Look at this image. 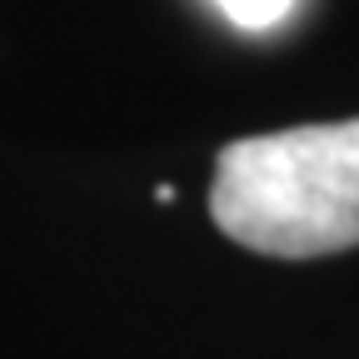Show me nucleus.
I'll return each instance as SVG.
<instances>
[{"instance_id": "nucleus-2", "label": "nucleus", "mask_w": 359, "mask_h": 359, "mask_svg": "<svg viewBox=\"0 0 359 359\" xmlns=\"http://www.w3.org/2000/svg\"><path fill=\"white\" fill-rule=\"evenodd\" d=\"M215 6L240 30H269V25H280L294 11V0H215Z\"/></svg>"}, {"instance_id": "nucleus-1", "label": "nucleus", "mask_w": 359, "mask_h": 359, "mask_svg": "<svg viewBox=\"0 0 359 359\" xmlns=\"http://www.w3.org/2000/svg\"><path fill=\"white\" fill-rule=\"evenodd\" d=\"M210 215L269 259H320L359 245V115L245 135L215 155Z\"/></svg>"}]
</instances>
